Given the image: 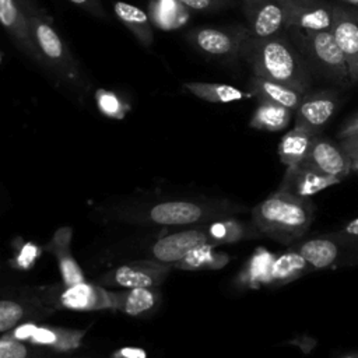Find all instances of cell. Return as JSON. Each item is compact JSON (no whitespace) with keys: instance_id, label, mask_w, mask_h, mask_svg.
Returning a JSON list of instances; mask_svg holds the SVG:
<instances>
[{"instance_id":"obj_1","label":"cell","mask_w":358,"mask_h":358,"mask_svg":"<svg viewBox=\"0 0 358 358\" xmlns=\"http://www.w3.org/2000/svg\"><path fill=\"white\" fill-rule=\"evenodd\" d=\"M241 59L250 67L253 76L287 84L302 92L310 87V66L285 32L270 38L249 35Z\"/></svg>"},{"instance_id":"obj_2","label":"cell","mask_w":358,"mask_h":358,"mask_svg":"<svg viewBox=\"0 0 358 358\" xmlns=\"http://www.w3.org/2000/svg\"><path fill=\"white\" fill-rule=\"evenodd\" d=\"M313 217L315 207L310 199L296 197L280 187L252 210V220L257 229L287 246L308 232Z\"/></svg>"},{"instance_id":"obj_3","label":"cell","mask_w":358,"mask_h":358,"mask_svg":"<svg viewBox=\"0 0 358 358\" xmlns=\"http://www.w3.org/2000/svg\"><path fill=\"white\" fill-rule=\"evenodd\" d=\"M27 14L34 41L46 67L59 83L76 92H87V81L80 64L56 31L52 18L34 0H18Z\"/></svg>"},{"instance_id":"obj_4","label":"cell","mask_w":358,"mask_h":358,"mask_svg":"<svg viewBox=\"0 0 358 358\" xmlns=\"http://www.w3.org/2000/svg\"><path fill=\"white\" fill-rule=\"evenodd\" d=\"M285 34L309 66H313L340 87L345 88L352 84L345 56L330 31H310L292 27L285 29Z\"/></svg>"},{"instance_id":"obj_5","label":"cell","mask_w":358,"mask_h":358,"mask_svg":"<svg viewBox=\"0 0 358 358\" xmlns=\"http://www.w3.org/2000/svg\"><path fill=\"white\" fill-rule=\"evenodd\" d=\"M248 27L234 25L224 28L200 27L187 32L186 41L200 53L222 59L236 60L241 59L242 48L249 38Z\"/></svg>"},{"instance_id":"obj_6","label":"cell","mask_w":358,"mask_h":358,"mask_svg":"<svg viewBox=\"0 0 358 358\" xmlns=\"http://www.w3.org/2000/svg\"><path fill=\"white\" fill-rule=\"evenodd\" d=\"M250 36L270 38L285 32L287 7L281 0H242Z\"/></svg>"},{"instance_id":"obj_7","label":"cell","mask_w":358,"mask_h":358,"mask_svg":"<svg viewBox=\"0 0 358 358\" xmlns=\"http://www.w3.org/2000/svg\"><path fill=\"white\" fill-rule=\"evenodd\" d=\"M351 162L352 159L345 154L340 144L317 134L313 137L309 151L301 165L343 180L351 173Z\"/></svg>"},{"instance_id":"obj_8","label":"cell","mask_w":358,"mask_h":358,"mask_svg":"<svg viewBox=\"0 0 358 358\" xmlns=\"http://www.w3.org/2000/svg\"><path fill=\"white\" fill-rule=\"evenodd\" d=\"M338 105V95L334 90H319L305 92L295 109V126H301L313 134H320Z\"/></svg>"},{"instance_id":"obj_9","label":"cell","mask_w":358,"mask_h":358,"mask_svg":"<svg viewBox=\"0 0 358 358\" xmlns=\"http://www.w3.org/2000/svg\"><path fill=\"white\" fill-rule=\"evenodd\" d=\"M0 25L6 29L14 45L31 60L43 66L32 31L18 0H0Z\"/></svg>"},{"instance_id":"obj_10","label":"cell","mask_w":358,"mask_h":358,"mask_svg":"<svg viewBox=\"0 0 358 358\" xmlns=\"http://www.w3.org/2000/svg\"><path fill=\"white\" fill-rule=\"evenodd\" d=\"M287 29L302 28L310 31H330L333 4L323 0H287Z\"/></svg>"},{"instance_id":"obj_11","label":"cell","mask_w":358,"mask_h":358,"mask_svg":"<svg viewBox=\"0 0 358 358\" xmlns=\"http://www.w3.org/2000/svg\"><path fill=\"white\" fill-rule=\"evenodd\" d=\"M330 32L345 56L351 78L358 53V8L343 3L333 4Z\"/></svg>"},{"instance_id":"obj_12","label":"cell","mask_w":358,"mask_h":358,"mask_svg":"<svg viewBox=\"0 0 358 358\" xmlns=\"http://www.w3.org/2000/svg\"><path fill=\"white\" fill-rule=\"evenodd\" d=\"M341 180L333 176L323 175L312 168L296 165V166H287L284 178L281 180L280 189L301 197L309 199L310 196L340 183Z\"/></svg>"},{"instance_id":"obj_13","label":"cell","mask_w":358,"mask_h":358,"mask_svg":"<svg viewBox=\"0 0 358 358\" xmlns=\"http://www.w3.org/2000/svg\"><path fill=\"white\" fill-rule=\"evenodd\" d=\"M207 245V235L203 231L189 229L168 235L152 246L154 256L165 263L186 259L192 252Z\"/></svg>"},{"instance_id":"obj_14","label":"cell","mask_w":358,"mask_h":358,"mask_svg":"<svg viewBox=\"0 0 358 358\" xmlns=\"http://www.w3.org/2000/svg\"><path fill=\"white\" fill-rule=\"evenodd\" d=\"M249 92L252 94V96H256L257 101H268L273 103H278L294 112L305 95V92L294 87L273 80H267L259 76H252L249 81Z\"/></svg>"},{"instance_id":"obj_15","label":"cell","mask_w":358,"mask_h":358,"mask_svg":"<svg viewBox=\"0 0 358 358\" xmlns=\"http://www.w3.org/2000/svg\"><path fill=\"white\" fill-rule=\"evenodd\" d=\"M292 249L296 250L313 267V270L334 266L340 256V245L333 234L308 239L292 246Z\"/></svg>"},{"instance_id":"obj_16","label":"cell","mask_w":358,"mask_h":358,"mask_svg":"<svg viewBox=\"0 0 358 358\" xmlns=\"http://www.w3.org/2000/svg\"><path fill=\"white\" fill-rule=\"evenodd\" d=\"M113 13L116 18L131 32V35L143 48L150 49L152 46V25L144 10L134 4L119 0L113 3Z\"/></svg>"},{"instance_id":"obj_17","label":"cell","mask_w":358,"mask_h":358,"mask_svg":"<svg viewBox=\"0 0 358 358\" xmlns=\"http://www.w3.org/2000/svg\"><path fill=\"white\" fill-rule=\"evenodd\" d=\"M315 136L317 134H313L309 130L294 124V127L288 130L278 143L277 152L280 161L285 166L299 165L305 159Z\"/></svg>"},{"instance_id":"obj_18","label":"cell","mask_w":358,"mask_h":358,"mask_svg":"<svg viewBox=\"0 0 358 358\" xmlns=\"http://www.w3.org/2000/svg\"><path fill=\"white\" fill-rule=\"evenodd\" d=\"M312 270L313 267L291 248L275 256L270 268L268 285H285Z\"/></svg>"},{"instance_id":"obj_19","label":"cell","mask_w":358,"mask_h":358,"mask_svg":"<svg viewBox=\"0 0 358 358\" xmlns=\"http://www.w3.org/2000/svg\"><path fill=\"white\" fill-rule=\"evenodd\" d=\"M200 206L189 201H168L152 207L150 217L157 224L164 225H186L201 218Z\"/></svg>"},{"instance_id":"obj_20","label":"cell","mask_w":358,"mask_h":358,"mask_svg":"<svg viewBox=\"0 0 358 358\" xmlns=\"http://www.w3.org/2000/svg\"><path fill=\"white\" fill-rule=\"evenodd\" d=\"M183 88L192 95L213 103H229L242 101L252 96L250 92H243L242 90L221 83H206V81H186Z\"/></svg>"},{"instance_id":"obj_21","label":"cell","mask_w":358,"mask_h":358,"mask_svg":"<svg viewBox=\"0 0 358 358\" xmlns=\"http://www.w3.org/2000/svg\"><path fill=\"white\" fill-rule=\"evenodd\" d=\"M294 116V110L273 103L268 101H259L250 117L249 126L252 129L264 131H280L285 129Z\"/></svg>"},{"instance_id":"obj_22","label":"cell","mask_w":358,"mask_h":358,"mask_svg":"<svg viewBox=\"0 0 358 358\" xmlns=\"http://www.w3.org/2000/svg\"><path fill=\"white\" fill-rule=\"evenodd\" d=\"M275 253L259 248L255 250L249 262L246 263L245 271L242 273V280L246 287L259 288L262 285H268L270 282V268L275 259Z\"/></svg>"},{"instance_id":"obj_23","label":"cell","mask_w":358,"mask_h":358,"mask_svg":"<svg viewBox=\"0 0 358 358\" xmlns=\"http://www.w3.org/2000/svg\"><path fill=\"white\" fill-rule=\"evenodd\" d=\"M210 234L217 241H239L242 238H256L263 235L257 227H248L245 224H241L238 221H227V222H218L214 224L210 228Z\"/></svg>"},{"instance_id":"obj_24","label":"cell","mask_w":358,"mask_h":358,"mask_svg":"<svg viewBox=\"0 0 358 358\" xmlns=\"http://www.w3.org/2000/svg\"><path fill=\"white\" fill-rule=\"evenodd\" d=\"M115 280L119 285L126 287V288H148L152 285V278L140 270H136L129 266L119 267L115 273Z\"/></svg>"},{"instance_id":"obj_25","label":"cell","mask_w":358,"mask_h":358,"mask_svg":"<svg viewBox=\"0 0 358 358\" xmlns=\"http://www.w3.org/2000/svg\"><path fill=\"white\" fill-rule=\"evenodd\" d=\"M154 305V295L147 288H133L126 299L124 310L129 315H140Z\"/></svg>"},{"instance_id":"obj_26","label":"cell","mask_w":358,"mask_h":358,"mask_svg":"<svg viewBox=\"0 0 358 358\" xmlns=\"http://www.w3.org/2000/svg\"><path fill=\"white\" fill-rule=\"evenodd\" d=\"M92 291L85 284L71 285L63 295V303L70 308H87L91 305Z\"/></svg>"},{"instance_id":"obj_27","label":"cell","mask_w":358,"mask_h":358,"mask_svg":"<svg viewBox=\"0 0 358 358\" xmlns=\"http://www.w3.org/2000/svg\"><path fill=\"white\" fill-rule=\"evenodd\" d=\"M22 317V308L20 303L1 299L0 301V333L14 327Z\"/></svg>"},{"instance_id":"obj_28","label":"cell","mask_w":358,"mask_h":358,"mask_svg":"<svg viewBox=\"0 0 358 358\" xmlns=\"http://www.w3.org/2000/svg\"><path fill=\"white\" fill-rule=\"evenodd\" d=\"M187 10L200 13H214L231 4V0H175Z\"/></svg>"},{"instance_id":"obj_29","label":"cell","mask_w":358,"mask_h":358,"mask_svg":"<svg viewBox=\"0 0 358 358\" xmlns=\"http://www.w3.org/2000/svg\"><path fill=\"white\" fill-rule=\"evenodd\" d=\"M62 267V273H63V278L64 281L71 287L76 284H81L83 282V274L80 267L77 266V263L71 259H63L60 263Z\"/></svg>"},{"instance_id":"obj_30","label":"cell","mask_w":358,"mask_h":358,"mask_svg":"<svg viewBox=\"0 0 358 358\" xmlns=\"http://www.w3.org/2000/svg\"><path fill=\"white\" fill-rule=\"evenodd\" d=\"M70 3L76 4L77 7L83 8L84 11L90 13L91 15L101 18V20H106L108 18V13L103 8L101 0H69Z\"/></svg>"},{"instance_id":"obj_31","label":"cell","mask_w":358,"mask_h":358,"mask_svg":"<svg viewBox=\"0 0 358 358\" xmlns=\"http://www.w3.org/2000/svg\"><path fill=\"white\" fill-rule=\"evenodd\" d=\"M27 348L18 341L0 343V358H25Z\"/></svg>"},{"instance_id":"obj_32","label":"cell","mask_w":358,"mask_h":358,"mask_svg":"<svg viewBox=\"0 0 358 358\" xmlns=\"http://www.w3.org/2000/svg\"><path fill=\"white\" fill-rule=\"evenodd\" d=\"M338 144L341 145V148L345 151V154L351 159L358 158V133H354L351 136L340 138Z\"/></svg>"},{"instance_id":"obj_33","label":"cell","mask_w":358,"mask_h":358,"mask_svg":"<svg viewBox=\"0 0 358 358\" xmlns=\"http://www.w3.org/2000/svg\"><path fill=\"white\" fill-rule=\"evenodd\" d=\"M354 133H358V113L354 115L351 119H348L343 126L341 129L338 130L337 133V138H344L347 136H351Z\"/></svg>"},{"instance_id":"obj_34","label":"cell","mask_w":358,"mask_h":358,"mask_svg":"<svg viewBox=\"0 0 358 358\" xmlns=\"http://www.w3.org/2000/svg\"><path fill=\"white\" fill-rule=\"evenodd\" d=\"M338 235L344 236V238H351V239H358V217L348 221L340 232H337Z\"/></svg>"},{"instance_id":"obj_35","label":"cell","mask_w":358,"mask_h":358,"mask_svg":"<svg viewBox=\"0 0 358 358\" xmlns=\"http://www.w3.org/2000/svg\"><path fill=\"white\" fill-rule=\"evenodd\" d=\"M34 338L39 340L41 343H48V341H50L53 338V336L50 333L45 331V330H35L34 331Z\"/></svg>"},{"instance_id":"obj_36","label":"cell","mask_w":358,"mask_h":358,"mask_svg":"<svg viewBox=\"0 0 358 358\" xmlns=\"http://www.w3.org/2000/svg\"><path fill=\"white\" fill-rule=\"evenodd\" d=\"M122 354L126 355L127 358H144V351L141 350H122Z\"/></svg>"},{"instance_id":"obj_37","label":"cell","mask_w":358,"mask_h":358,"mask_svg":"<svg viewBox=\"0 0 358 358\" xmlns=\"http://www.w3.org/2000/svg\"><path fill=\"white\" fill-rule=\"evenodd\" d=\"M351 83H352V84H357V83H358V53H357L355 67H354V71H352V74H351Z\"/></svg>"},{"instance_id":"obj_38","label":"cell","mask_w":358,"mask_h":358,"mask_svg":"<svg viewBox=\"0 0 358 358\" xmlns=\"http://www.w3.org/2000/svg\"><path fill=\"white\" fill-rule=\"evenodd\" d=\"M338 1L343 3V4H347V6H351V7L358 8V0H338Z\"/></svg>"},{"instance_id":"obj_39","label":"cell","mask_w":358,"mask_h":358,"mask_svg":"<svg viewBox=\"0 0 358 358\" xmlns=\"http://www.w3.org/2000/svg\"><path fill=\"white\" fill-rule=\"evenodd\" d=\"M351 172H358V158L352 159V162H351Z\"/></svg>"},{"instance_id":"obj_40","label":"cell","mask_w":358,"mask_h":358,"mask_svg":"<svg viewBox=\"0 0 358 358\" xmlns=\"http://www.w3.org/2000/svg\"><path fill=\"white\" fill-rule=\"evenodd\" d=\"M344 358H358V351H357V352H352V354H350V355H347V357H344Z\"/></svg>"},{"instance_id":"obj_41","label":"cell","mask_w":358,"mask_h":358,"mask_svg":"<svg viewBox=\"0 0 358 358\" xmlns=\"http://www.w3.org/2000/svg\"><path fill=\"white\" fill-rule=\"evenodd\" d=\"M281 1H287V0H281Z\"/></svg>"},{"instance_id":"obj_42","label":"cell","mask_w":358,"mask_h":358,"mask_svg":"<svg viewBox=\"0 0 358 358\" xmlns=\"http://www.w3.org/2000/svg\"><path fill=\"white\" fill-rule=\"evenodd\" d=\"M350 239H351V238H350ZM357 241H358V239H357Z\"/></svg>"}]
</instances>
